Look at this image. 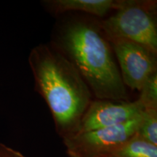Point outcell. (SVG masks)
Instances as JSON below:
<instances>
[{
	"instance_id": "cell-3",
	"label": "cell",
	"mask_w": 157,
	"mask_h": 157,
	"mask_svg": "<svg viewBox=\"0 0 157 157\" xmlns=\"http://www.w3.org/2000/svg\"><path fill=\"white\" fill-rule=\"evenodd\" d=\"M156 15V0H118L114 13L98 21L109 41H131L157 54Z\"/></svg>"
},
{
	"instance_id": "cell-7",
	"label": "cell",
	"mask_w": 157,
	"mask_h": 157,
	"mask_svg": "<svg viewBox=\"0 0 157 157\" xmlns=\"http://www.w3.org/2000/svg\"><path fill=\"white\" fill-rule=\"evenodd\" d=\"M43 8L58 18L67 13H81L103 19L118 7V0H44Z\"/></svg>"
},
{
	"instance_id": "cell-6",
	"label": "cell",
	"mask_w": 157,
	"mask_h": 157,
	"mask_svg": "<svg viewBox=\"0 0 157 157\" xmlns=\"http://www.w3.org/2000/svg\"><path fill=\"white\" fill-rule=\"evenodd\" d=\"M144 110V105L138 98L135 101L95 98L84 113L76 135L126 122L139 117Z\"/></svg>"
},
{
	"instance_id": "cell-2",
	"label": "cell",
	"mask_w": 157,
	"mask_h": 157,
	"mask_svg": "<svg viewBox=\"0 0 157 157\" xmlns=\"http://www.w3.org/2000/svg\"><path fill=\"white\" fill-rule=\"evenodd\" d=\"M28 61L35 91L48 105L57 134L63 140L74 136L93 100L87 83L74 65L50 43L34 47Z\"/></svg>"
},
{
	"instance_id": "cell-4",
	"label": "cell",
	"mask_w": 157,
	"mask_h": 157,
	"mask_svg": "<svg viewBox=\"0 0 157 157\" xmlns=\"http://www.w3.org/2000/svg\"><path fill=\"white\" fill-rule=\"evenodd\" d=\"M143 113L126 122L75 135L63 140L66 154L68 157H93L121 146L137 135Z\"/></svg>"
},
{
	"instance_id": "cell-8",
	"label": "cell",
	"mask_w": 157,
	"mask_h": 157,
	"mask_svg": "<svg viewBox=\"0 0 157 157\" xmlns=\"http://www.w3.org/2000/svg\"><path fill=\"white\" fill-rule=\"evenodd\" d=\"M93 157H157V146L135 135L121 146Z\"/></svg>"
},
{
	"instance_id": "cell-5",
	"label": "cell",
	"mask_w": 157,
	"mask_h": 157,
	"mask_svg": "<svg viewBox=\"0 0 157 157\" xmlns=\"http://www.w3.org/2000/svg\"><path fill=\"white\" fill-rule=\"evenodd\" d=\"M126 87L140 92L147 79L157 72V54L124 39L109 41Z\"/></svg>"
},
{
	"instance_id": "cell-1",
	"label": "cell",
	"mask_w": 157,
	"mask_h": 157,
	"mask_svg": "<svg viewBox=\"0 0 157 157\" xmlns=\"http://www.w3.org/2000/svg\"><path fill=\"white\" fill-rule=\"evenodd\" d=\"M50 44L74 65L96 99L129 101L112 48L98 18L81 13L61 15Z\"/></svg>"
},
{
	"instance_id": "cell-9",
	"label": "cell",
	"mask_w": 157,
	"mask_h": 157,
	"mask_svg": "<svg viewBox=\"0 0 157 157\" xmlns=\"http://www.w3.org/2000/svg\"><path fill=\"white\" fill-rule=\"evenodd\" d=\"M137 136L151 144L157 146V109H145Z\"/></svg>"
},
{
	"instance_id": "cell-11",
	"label": "cell",
	"mask_w": 157,
	"mask_h": 157,
	"mask_svg": "<svg viewBox=\"0 0 157 157\" xmlns=\"http://www.w3.org/2000/svg\"><path fill=\"white\" fill-rule=\"evenodd\" d=\"M0 157H27L19 151L0 143Z\"/></svg>"
},
{
	"instance_id": "cell-10",
	"label": "cell",
	"mask_w": 157,
	"mask_h": 157,
	"mask_svg": "<svg viewBox=\"0 0 157 157\" xmlns=\"http://www.w3.org/2000/svg\"><path fill=\"white\" fill-rule=\"evenodd\" d=\"M140 93L138 99L145 109H157V72L147 79Z\"/></svg>"
}]
</instances>
